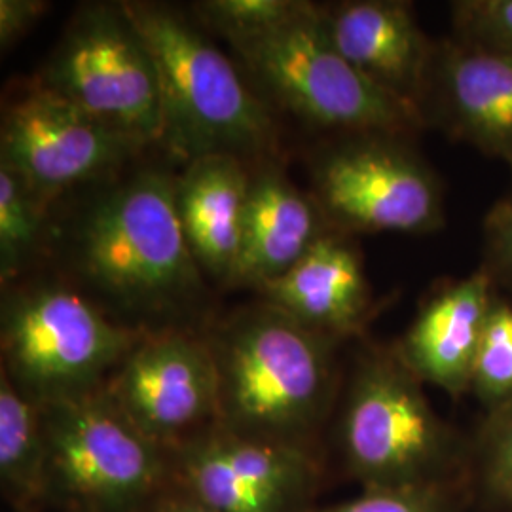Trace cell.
I'll list each match as a JSON object with an SVG mask.
<instances>
[{"mask_svg": "<svg viewBox=\"0 0 512 512\" xmlns=\"http://www.w3.org/2000/svg\"><path fill=\"white\" fill-rule=\"evenodd\" d=\"M317 512H450L439 486L410 490H366L359 499Z\"/></svg>", "mask_w": 512, "mask_h": 512, "instance_id": "cell-26", "label": "cell"}, {"mask_svg": "<svg viewBox=\"0 0 512 512\" xmlns=\"http://www.w3.org/2000/svg\"><path fill=\"white\" fill-rule=\"evenodd\" d=\"M171 478L215 512H293L298 505L243 482L222 458L211 429L167 450Z\"/></svg>", "mask_w": 512, "mask_h": 512, "instance_id": "cell-19", "label": "cell"}, {"mask_svg": "<svg viewBox=\"0 0 512 512\" xmlns=\"http://www.w3.org/2000/svg\"><path fill=\"white\" fill-rule=\"evenodd\" d=\"M258 294L300 325L334 340L359 334L372 317L359 245L336 230L319 239L289 272L262 285Z\"/></svg>", "mask_w": 512, "mask_h": 512, "instance_id": "cell-15", "label": "cell"}, {"mask_svg": "<svg viewBox=\"0 0 512 512\" xmlns=\"http://www.w3.org/2000/svg\"><path fill=\"white\" fill-rule=\"evenodd\" d=\"M37 82L143 147L162 141L156 65L122 2L84 4Z\"/></svg>", "mask_w": 512, "mask_h": 512, "instance_id": "cell-8", "label": "cell"}, {"mask_svg": "<svg viewBox=\"0 0 512 512\" xmlns=\"http://www.w3.org/2000/svg\"><path fill=\"white\" fill-rule=\"evenodd\" d=\"M395 351H370L353 372L340 420L351 473L366 490L439 486L452 433Z\"/></svg>", "mask_w": 512, "mask_h": 512, "instance_id": "cell-7", "label": "cell"}, {"mask_svg": "<svg viewBox=\"0 0 512 512\" xmlns=\"http://www.w3.org/2000/svg\"><path fill=\"white\" fill-rule=\"evenodd\" d=\"M40 412L48 495L82 512H143L164 494L167 450L126 418L105 385Z\"/></svg>", "mask_w": 512, "mask_h": 512, "instance_id": "cell-6", "label": "cell"}, {"mask_svg": "<svg viewBox=\"0 0 512 512\" xmlns=\"http://www.w3.org/2000/svg\"><path fill=\"white\" fill-rule=\"evenodd\" d=\"M484 475L492 494L512 505V399L492 410L486 425Z\"/></svg>", "mask_w": 512, "mask_h": 512, "instance_id": "cell-24", "label": "cell"}, {"mask_svg": "<svg viewBox=\"0 0 512 512\" xmlns=\"http://www.w3.org/2000/svg\"><path fill=\"white\" fill-rule=\"evenodd\" d=\"M482 266L495 285L512 291V181L509 190L490 207L482 224Z\"/></svg>", "mask_w": 512, "mask_h": 512, "instance_id": "cell-25", "label": "cell"}, {"mask_svg": "<svg viewBox=\"0 0 512 512\" xmlns=\"http://www.w3.org/2000/svg\"><path fill=\"white\" fill-rule=\"evenodd\" d=\"M298 0H203L194 12L222 38L253 33L287 18Z\"/></svg>", "mask_w": 512, "mask_h": 512, "instance_id": "cell-23", "label": "cell"}, {"mask_svg": "<svg viewBox=\"0 0 512 512\" xmlns=\"http://www.w3.org/2000/svg\"><path fill=\"white\" fill-rule=\"evenodd\" d=\"M141 148L38 82L2 116L0 165L18 173L46 207L76 184L116 171Z\"/></svg>", "mask_w": 512, "mask_h": 512, "instance_id": "cell-10", "label": "cell"}, {"mask_svg": "<svg viewBox=\"0 0 512 512\" xmlns=\"http://www.w3.org/2000/svg\"><path fill=\"white\" fill-rule=\"evenodd\" d=\"M450 12L454 37L512 57V0H456Z\"/></svg>", "mask_w": 512, "mask_h": 512, "instance_id": "cell-22", "label": "cell"}, {"mask_svg": "<svg viewBox=\"0 0 512 512\" xmlns=\"http://www.w3.org/2000/svg\"><path fill=\"white\" fill-rule=\"evenodd\" d=\"M46 205L18 173L0 165V277L10 281L37 255Z\"/></svg>", "mask_w": 512, "mask_h": 512, "instance_id": "cell-20", "label": "cell"}, {"mask_svg": "<svg viewBox=\"0 0 512 512\" xmlns=\"http://www.w3.org/2000/svg\"><path fill=\"white\" fill-rule=\"evenodd\" d=\"M48 10V2L42 0H0V46L12 48L25 37L42 14Z\"/></svg>", "mask_w": 512, "mask_h": 512, "instance_id": "cell-27", "label": "cell"}, {"mask_svg": "<svg viewBox=\"0 0 512 512\" xmlns=\"http://www.w3.org/2000/svg\"><path fill=\"white\" fill-rule=\"evenodd\" d=\"M330 230L313 196L298 190L279 165L262 160L251 173L241 253L228 287L258 291Z\"/></svg>", "mask_w": 512, "mask_h": 512, "instance_id": "cell-16", "label": "cell"}, {"mask_svg": "<svg viewBox=\"0 0 512 512\" xmlns=\"http://www.w3.org/2000/svg\"><path fill=\"white\" fill-rule=\"evenodd\" d=\"M143 512H215L205 507L194 495L179 488L177 492L162 494L156 501H152Z\"/></svg>", "mask_w": 512, "mask_h": 512, "instance_id": "cell-28", "label": "cell"}, {"mask_svg": "<svg viewBox=\"0 0 512 512\" xmlns=\"http://www.w3.org/2000/svg\"><path fill=\"white\" fill-rule=\"evenodd\" d=\"M2 372L38 406L92 393L147 334L112 321L61 285L21 289L2 304Z\"/></svg>", "mask_w": 512, "mask_h": 512, "instance_id": "cell-5", "label": "cell"}, {"mask_svg": "<svg viewBox=\"0 0 512 512\" xmlns=\"http://www.w3.org/2000/svg\"><path fill=\"white\" fill-rule=\"evenodd\" d=\"M76 266L116 310L162 321L203 296V275L175 209V179L143 171L101 196L78 222Z\"/></svg>", "mask_w": 512, "mask_h": 512, "instance_id": "cell-2", "label": "cell"}, {"mask_svg": "<svg viewBox=\"0 0 512 512\" xmlns=\"http://www.w3.org/2000/svg\"><path fill=\"white\" fill-rule=\"evenodd\" d=\"M495 287L490 272L480 266L427 298L393 349L420 382L437 385L454 397L471 389L478 344L499 296Z\"/></svg>", "mask_w": 512, "mask_h": 512, "instance_id": "cell-14", "label": "cell"}, {"mask_svg": "<svg viewBox=\"0 0 512 512\" xmlns=\"http://www.w3.org/2000/svg\"><path fill=\"white\" fill-rule=\"evenodd\" d=\"M471 389L490 410L512 399V304L497 296L476 351Z\"/></svg>", "mask_w": 512, "mask_h": 512, "instance_id": "cell-21", "label": "cell"}, {"mask_svg": "<svg viewBox=\"0 0 512 512\" xmlns=\"http://www.w3.org/2000/svg\"><path fill=\"white\" fill-rule=\"evenodd\" d=\"M217 427L236 439L308 452L336 387L334 340L268 302L239 310L207 338Z\"/></svg>", "mask_w": 512, "mask_h": 512, "instance_id": "cell-1", "label": "cell"}, {"mask_svg": "<svg viewBox=\"0 0 512 512\" xmlns=\"http://www.w3.org/2000/svg\"><path fill=\"white\" fill-rule=\"evenodd\" d=\"M114 404L164 450L217 425V372L205 338L147 330L105 384Z\"/></svg>", "mask_w": 512, "mask_h": 512, "instance_id": "cell-11", "label": "cell"}, {"mask_svg": "<svg viewBox=\"0 0 512 512\" xmlns=\"http://www.w3.org/2000/svg\"><path fill=\"white\" fill-rule=\"evenodd\" d=\"M256 88L274 105L315 128L412 135L425 129L420 110L387 95L340 54L319 4L298 0L287 18L224 38Z\"/></svg>", "mask_w": 512, "mask_h": 512, "instance_id": "cell-4", "label": "cell"}, {"mask_svg": "<svg viewBox=\"0 0 512 512\" xmlns=\"http://www.w3.org/2000/svg\"><path fill=\"white\" fill-rule=\"evenodd\" d=\"M251 171L236 156H203L175 177V209L202 274L228 285L238 264Z\"/></svg>", "mask_w": 512, "mask_h": 512, "instance_id": "cell-17", "label": "cell"}, {"mask_svg": "<svg viewBox=\"0 0 512 512\" xmlns=\"http://www.w3.org/2000/svg\"><path fill=\"white\" fill-rule=\"evenodd\" d=\"M0 478L19 507L48 495L42 412L2 372L0 376Z\"/></svg>", "mask_w": 512, "mask_h": 512, "instance_id": "cell-18", "label": "cell"}, {"mask_svg": "<svg viewBox=\"0 0 512 512\" xmlns=\"http://www.w3.org/2000/svg\"><path fill=\"white\" fill-rule=\"evenodd\" d=\"M425 128L476 148L512 171V57L458 37L437 40L421 97Z\"/></svg>", "mask_w": 512, "mask_h": 512, "instance_id": "cell-12", "label": "cell"}, {"mask_svg": "<svg viewBox=\"0 0 512 512\" xmlns=\"http://www.w3.org/2000/svg\"><path fill=\"white\" fill-rule=\"evenodd\" d=\"M310 194L330 228L348 236H421L446 219L439 177L406 135H344L315 158Z\"/></svg>", "mask_w": 512, "mask_h": 512, "instance_id": "cell-9", "label": "cell"}, {"mask_svg": "<svg viewBox=\"0 0 512 512\" xmlns=\"http://www.w3.org/2000/svg\"><path fill=\"white\" fill-rule=\"evenodd\" d=\"M154 59L162 92V145L186 164L226 154L266 160L272 114L236 65L173 6L122 2Z\"/></svg>", "mask_w": 512, "mask_h": 512, "instance_id": "cell-3", "label": "cell"}, {"mask_svg": "<svg viewBox=\"0 0 512 512\" xmlns=\"http://www.w3.org/2000/svg\"><path fill=\"white\" fill-rule=\"evenodd\" d=\"M319 8L330 38L351 67L382 92L420 110L437 40L421 29L414 4L344 0Z\"/></svg>", "mask_w": 512, "mask_h": 512, "instance_id": "cell-13", "label": "cell"}]
</instances>
